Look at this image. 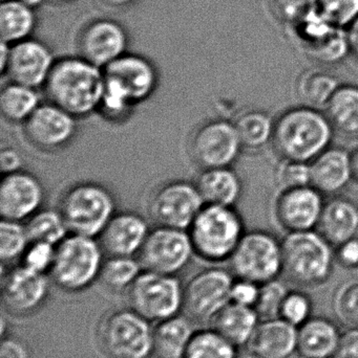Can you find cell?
Returning a JSON list of instances; mask_svg holds the SVG:
<instances>
[{
  "label": "cell",
  "instance_id": "1",
  "mask_svg": "<svg viewBox=\"0 0 358 358\" xmlns=\"http://www.w3.org/2000/svg\"><path fill=\"white\" fill-rule=\"evenodd\" d=\"M334 134L323 109L300 104L275 117L271 147L279 159L311 163L332 146Z\"/></svg>",
  "mask_w": 358,
  "mask_h": 358
},
{
  "label": "cell",
  "instance_id": "2",
  "mask_svg": "<svg viewBox=\"0 0 358 358\" xmlns=\"http://www.w3.org/2000/svg\"><path fill=\"white\" fill-rule=\"evenodd\" d=\"M103 85V69L80 57L55 61L43 90L48 102L78 120L98 113Z\"/></svg>",
  "mask_w": 358,
  "mask_h": 358
},
{
  "label": "cell",
  "instance_id": "3",
  "mask_svg": "<svg viewBox=\"0 0 358 358\" xmlns=\"http://www.w3.org/2000/svg\"><path fill=\"white\" fill-rule=\"evenodd\" d=\"M245 233L235 206H204L188 229L195 255L212 263L230 260Z\"/></svg>",
  "mask_w": 358,
  "mask_h": 358
},
{
  "label": "cell",
  "instance_id": "4",
  "mask_svg": "<svg viewBox=\"0 0 358 358\" xmlns=\"http://www.w3.org/2000/svg\"><path fill=\"white\" fill-rule=\"evenodd\" d=\"M282 248L283 273L294 283L317 286L331 277L334 248L317 229L286 234Z\"/></svg>",
  "mask_w": 358,
  "mask_h": 358
},
{
  "label": "cell",
  "instance_id": "5",
  "mask_svg": "<svg viewBox=\"0 0 358 358\" xmlns=\"http://www.w3.org/2000/svg\"><path fill=\"white\" fill-rule=\"evenodd\" d=\"M58 210L69 233L97 239L116 214L115 198L104 185L81 181L63 192Z\"/></svg>",
  "mask_w": 358,
  "mask_h": 358
},
{
  "label": "cell",
  "instance_id": "6",
  "mask_svg": "<svg viewBox=\"0 0 358 358\" xmlns=\"http://www.w3.org/2000/svg\"><path fill=\"white\" fill-rule=\"evenodd\" d=\"M103 250L96 238L69 234L56 246L50 273L67 292H80L94 283L102 271Z\"/></svg>",
  "mask_w": 358,
  "mask_h": 358
},
{
  "label": "cell",
  "instance_id": "7",
  "mask_svg": "<svg viewBox=\"0 0 358 358\" xmlns=\"http://www.w3.org/2000/svg\"><path fill=\"white\" fill-rule=\"evenodd\" d=\"M229 262L239 279L260 285L273 281L283 273L282 240L265 229L246 231Z\"/></svg>",
  "mask_w": 358,
  "mask_h": 358
},
{
  "label": "cell",
  "instance_id": "8",
  "mask_svg": "<svg viewBox=\"0 0 358 358\" xmlns=\"http://www.w3.org/2000/svg\"><path fill=\"white\" fill-rule=\"evenodd\" d=\"M102 348L111 358H147L153 350V330L135 310L113 311L100 327Z\"/></svg>",
  "mask_w": 358,
  "mask_h": 358
},
{
  "label": "cell",
  "instance_id": "9",
  "mask_svg": "<svg viewBox=\"0 0 358 358\" xmlns=\"http://www.w3.org/2000/svg\"><path fill=\"white\" fill-rule=\"evenodd\" d=\"M132 309L149 321L174 317L184 302V290L174 275L144 271L130 287Z\"/></svg>",
  "mask_w": 358,
  "mask_h": 358
},
{
  "label": "cell",
  "instance_id": "10",
  "mask_svg": "<svg viewBox=\"0 0 358 358\" xmlns=\"http://www.w3.org/2000/svg\"><path fill=\"white\" fill-rule=\"evenodd\" d=\"M204 206L195 183L172 180L153 192L149 212L158 225L188 231Z\"/></svg>",
  "mask_w": 358,
  "mask_h": 358
},
{
  "label": "cell",
  "instance_id": "11",
  "mask_svg": "<svg viewBox=\"0 0 358 358\" xmlns=\"http://www.w3.org/2000/svg\"><path fill=\"white\" fill-rule=\"evenodd\" d=\"M189 151L202 169L233 167L243 152L233 122L209 120L202 124L189 142Z\"/></svg>",
  "mask_w": 358,
  "mask_h": 358
},
{
  "label": "cell",
  "instance_id": "12",
  "mask_svg": "<svg viewBox=\"0 0 358 358\" xmlns=\"http://www.w3.org/2000/svg\"><path fill=\"white\" fill-rule=\"evenodd\" d=\"M193 255L188 231L158 225L149 231L138 260L144 271L174 275L187 266Z\"/></svg>",
  "mask_w": 358,
  "mask_h": 358
},
{
  "label": "cell",
  "instance_id": "13",
  "mask_svg": "<svg viewBox=\"0 0 358 358\" xmlns=\"http://www.w3.org/2000/svg\"><path fill=\"white\" fill-rule=\"evenodd\" d=\"M325 197L311 185L277 189L271 206L273 220L285 235L317 229Z\"/></svg>",
  "mask_w": 358,
  "mask_h": 358
},
{
  "label": "cell",
  "instance_id": "14",
  "mask_svg": "<svg viewBox=\"0 0 358 358\" xmlns=\"http://www.w3.org/2000/svg\"><path fill=\"white\" fill-rule=\"evenodd\" d=\"M233 273L220 267L203 269L191 278L184 289V305L197 320L212 319L230 301Z\"/></svg>",
  "mask_w": 358,
  "mask_h": 358
},
{
  "label": "cell",
  "instance_id": "15",
  "mask_svg": "<svg viewBox=\"0 0 358 358\" xmlns=\"http://www.w3.org/2000/svg\"><path fill=\"white\" fill-rule=\"evenodd\" d=\"M22 126L25 138L32 146L52 152L74 140L77 119L53 103H41Z\"/></svg>",
  "mask_w": 358,
  "mask_h": 358
},
{
  "label": "cell",
  "instance_id": "16",
  "mask_svg": "<svg viewBox=\"0 0 358 358\" xmlns=\"http://www.w3.org/2000/svg\"><path fill=\"white\" fill-rule=\"evenodd\" d=\"M43 198V187L34 174L22 170L4 174L0 182L1 218L25 222L41 208Z\"/></svg>",
  "mask_w": 358,
  "mask_h": 358
},
{
  "label": "cell",
  "instance_id": "17",
  "mask_svg": "<svg viewBox=\"0 0 358 358\" xmlns=\"http://www.w3.org/2000/svg\"><path fill=\"white\" fill-rule=\"evenodd\" d=\"M54 63L52 54L46 45L40 42L23 40L10 48L2 73H6L10 81L37 90L43 87Z\"/></svg>",
  "mask_w": 358,
  "mask_h": 358
},
{
  "label": "cell",
  "instance_id": "18",
  "mask_svg": "<svg viewBox=\"0 0 358 358\" xmlns=\"http://www.w3.org/2000/svg\"><path fill=\"white\" fill-rule=\"evenodd\" d=\"M48 294V282L44 273L25 265L13 267L2 280V300L11 311L19 315L39 308Z\"/></svg>",
  "mask_w": 358,
  "mask_h": 358
},
{
  "label": "cell",
  "instance_id": "19",
  "mask_svg": "<svg viewBox=\"0 0 358 358\" xmlns=\"http://www.w3.org/2000/svg\"><path fill=\"white\" fill-rule=\"evenodd\" d=\"M103 73L116 80L136 105L151 99L159 83L155 66L143 57L135 55L124 54L105 66Z\"/></svg>",
  "mask_w": 358,
  "mask_h": 358
},
{
  "label": "cell",
  "instance_id": "20",
  "mask_svg": "<svg viewBox=\"0 0 358 358\" xmlns=\"http://www.w3.org/2000/svg\"><path fill=\"white\" fill-rule=\"evenodd\" d=\"M149 231L146 220L141 215L116 213L99 236V242L109 256L134 257L140 252Z\"/></svg>",
  "mask_w": 358,
  "mask_h": 358
},
{
  "label": "cell",
  "instance_id": "21",
  "mask_svg": "<svg viewBox=\"0 0 358 358\" xmlns=\"http://www.w3.org/2000/svg\"><path fill=\"white\" fill-rule=\"evenodd\" d=\"M126 35L117 23L98 21L84 31L80 40L81 57L100 69L123 56Z\"/></svg>",
  "mask_w": 358,
  "mask_h": 358
},
{
  "label": "cell",
  "instance_id": "22",
  "mask_svg": "<svg viewBox=\"0 0 358 358\" xmlns=\"http://www.w3.org/2000/svg\"><path fill=\"white\" fill-rule=\"evenodd\" d=\"M311 185L323 195H340L353 181L350 151L330 146L310 163Z\"/></svg>",
  "mask_w": 358,
  "mask_h": 358
},
{
  "label": "cell",
  "instance_id": "23",
  "mask_svg": "<svg viewBox=\"0 0 358 358\" xmlns=\"http://www.w3.org/2000/svg\"><path fill=\"white\" fill-rule=\"evenodd\" d=\"M248 346L260 358H290L298 351V327L282 317L264 320Z\"/></svg>",
  "mask_w": 358,
  "mask_h": 358
},
{
  "label": "cell",
  "instance_id": "24",
  "mask_svg": "<svg viewBox=\"0 0 358 358\" xmlns=\"http://www.w3.org/2000/svg\"><path fill=\"white\" fill-rule=\"evenodd\" d=\"M317 231L333 248L358 236V203L346 196L326 200Z\"/></svg>",
  "mask_w": 358,
  "mask_h": 358
},
{
  "label": "cell",
  "instance_id": "25",
  "mask_svg": "<svg viewBox=\"0 0 358 358\" xmlns=\"http://www.w3.org/2000/svg\"><path fill=\"white\" fill-rule=\"evenodd\" d=\"M195 183L205 206H235L243 194V182L233 167L202 169Z\"/></svg>",
  "mask_w": 358,
  "mask_h": 358
},
{
  "label": "cell",
  "instance_id": "26",
  "mask_svg": "<svg viewBox=\"0 0 358 358\" xmlns=\"http://www.w3.org/2000/svg\"><path fill=\"white\" fill-rule=\"evenodd\" d=\"M340 334L330 320L310 317L298 328V351L302 357L332 358Z\"/></svg>",
  "mask_w": 358,
  "mask_h": 358
},
{
  "label": "cell",
  "instance_id": "27",
  "mask_svg": "<svg viewBox=\"0 0 358 358\" xmlns=\"http://www.w3.org/2000/svg\"><path fill=\"white\" fill-rule=\"evenodd\" d=\"M259 315L254 307L229 301L214 317V329L235 346L248 345L259 325Z\"/></svg>",
  "mask_w": 358,
  "mask_h": 358
},
{
  "label": "cell",
  "instance_id": "28",
  "mask_svg": "<svg viewBox=\"0 0 358 358\" xmlns=\"http://www.w3.org/2000/svg\"><path fill=\"white\" fill-rule=\"evenodd\" d=\"M336 134L358 138V85L342 83L324 108Z\"/></svg>",
  "mask_w": 358,
  "mask_h": 358
},
{
  "label": "cell",
  "instance_id": "29",
  "mask_svg": "<svg viewBox=\"0 0 358 358\" xmlns=\"http://www.w3.org/2000/svg\"><path fill=\"white\" fill-rule=\"evenodd\" d=\"M340 84V79L325 67L308 69L296 78L294 92L301 104L324 110Z\"/></svg>",
  "mask_w": 358,
  "mask_h": 358
},
{
  "label": "cell",
  "instance_id": "30",
  "mask_svg": "<svg viewBox=\"0 0 358 358\" xmlns=\"http://www.w3.org/2000/svg\"><path fill=\"white\" fill-rule=\"evenodd\" d=\"M233 124L244 151L260 152L271 145L275 119L267 111L258 108L246 109L235 117Z\"/></svg>",
  "mask_w": 358,
  "mask_h": 358
},
{
  "label": "cell",
  "instance_id": "31",
  "mask_svg": "<svg viewBox=\"0 0 358 358\" xmlns=\"http://www.w3.org/2000/svg\"><path fill=\"white\" fill-rule=\"evenodd\" d=\"M193 334L186 317L174 315L164 320L153 330V350L161 358L183 357Z\"/></svg>",
  "mask_w": 358,
  "mask_h": 358
},
{
  "label": "cell",
  "instance_id": "32",
  "mask_svg": "<svg viewBox=\"0 0 358 358\" xmlns=\"http://www.w3.org/2000/svg\"><path fill=\"white\" fill-rule=\"evenodd\" d=\"M40 104L37 90L22 84L11 81L0 92V111L10 123H25Z\"/></svg>",
  "mask_w": 358,
  "mask_h": 358
},
{
  "label": "cell",
  "instance_id": "33",
  "mask_svg": "<svg viewBox=\"0 0 358 358\" xmlns=\"http://www.w3.org/2000/svg\"><path fill=\"white\" fill-rule=\"evenodd\" d=\"M33 10L19 0H4L0 6V35L2 42L23 41L34 29Z\"/></svg>",
  "mask_w": 358,
  "mask_h": 358
},
{
  "label": "cell",
  "instance_id": "34",
  "mask_svg": "<svg viewBox=\"0 0 358 358\" xmlns=\"http://www.w3.org/2000/svg\"><path fill=\"white\" fill-rule=\"evenodd\" d=\"M25 225L31 242L57 246L71 234L58 208H40L25 221Z\"/></svg>",
  "mask_w": 358,
  "mask_h": 358
},
{
  "label": "cell",
  "instance_id": "35",
  "mask_svg": "<svg viewBox=\"0 0 358 358\" xmlns=\"http://www.w3.org/2000/svg\"><path fill=\"white\" fill-rule=\"evenodd\" d=\"M235 345L216 330L193 334L183 358H237Z\"/></svg>",
  "mask_w": 358,
  "mask_h": 358
},
{
  "label": "cell",
  "instance_id": "36",
  "mask_svg": "<svg viewBox=\"0 0 358 358\" xmlns=\"http://www.w3.org/2000/svg\"><path fill=\"white\" fill-rule=\"evenodd\" d=\"M303 52L311 61L321 66L330 67L340 64L351 55L347 29L338 27L323 41Z\"/></svg>",
  "mask_w": 358,
  "mask_h": 358
},
{
  "label": "cell",
  "instance_id": "37",
  "mask_svg": "<svg viewBox=\"0 0 358 358\" xmlns=\"http://www.w3.org/2000/svg\"><path fill=\"white\" fill-rule=\"evenodd\" d=\"M140 261L134 257L111 256L103 263L101 279L111 289L130 287L142 271Z\"/></svg>",
  "mask_w": 358,
  "mask_h": 358
},
{
  "label": "cell",
  "instance_id": "38",
  "mask_svg": "<svg viewBox=\"0 0 358 358\" xmlns=\"http://www.w3.org/2000/svg\"><path fill=\"white\" fill-rule=\"evenodd\" d=\"M136 106L128 92L113 78L104 75V85L98 113L109 121L119 122L125 119Z\"/></svg>",
  "mask_w": 358,
  "mask_h": 358
},
{
  "label": "cell",
  "instance_id": "39",
  "mask_svg": "<svg viewBox=\"0 0 358 358\" xmlns=\"http://www.w3.org/2000/svg\"><path fill=\"white\" fill-rule=\"evenodd\" d=\"M31 243L25 222L4 220L0 223V258L2 263H12L22 258Z\"/></svg>",
  "mask_w": 358,
  "mask_h": 358
},
{
  "label": "cell",
  "instance_id": "40",
  "mask_svg": "<svg viewBox=\"0 0 358 358\" xmlns=\"http://www.w3.org/2000/svg\"><path fill=\"white\" fill-rule=\"evenodd\" d=\"M336 317L349 327H358V279L349 280L338 286L333 296Z\"/></svg>",
  "mask_w": 358,
  "mask_h": 358
},
{
  "label": "cell",
  "instance_id": "41",
  "mask_svg": "<svg viewBox=\"0 0 358 358\" xmlns=\"http://www.w3.org/2000/svg\"><path fill=\"white\" fill-rule=\"evenodd\" d=\"M289 290L283 282L275 279L261 284L260 296L254 309L263 320L277 319Z\"/></svg>",
  "mask_w": 358,
  "mask_h": 358
},
{
  "label": "cell",
  "instance_id": "42",
  "mask_svg": "<svg viewBox=\"0 0 358 358\" xmlns=\"http://www.w3.org/2000/svg\"><path fill=\"white\" fill-rule=\"evenodd\" d=\"M277 189L311 185L310 163L280 159L275 169Z\"/></svg>",
  "mask_w": 358,
  "mask_h": 358
},
{
  "label": "cell",
  "instance_id": "43",
  "mask_svg": "<svg viewBox=\"0 0 358 358\" xmlns=\"http://www.w3.org/2000/svg\"><path fill=\"white\" fill-rule=\"evenodd\" d=\"M317 8L332 24L347 29L358 19V0H317Z\"/></svg>",
  "mask_w": 358,
  "mask_h": 358
},
{
  "label": "cell",
  "instance_id": "44",
  "mask_svg": "<svg viewBox=\"0 0 358 358\" xmlns=\"http://www.w3.org/2000/svg\"><path fill=\"white\" fill-rule=\"evenodd\" d=\"M317 8V0H270L273 16L289 27Z\"/></svg>",
  "mask_w": 358,
  "mask_h": 358
},
{
  "label": "cell",
  "instance_id": "45",
  "mask_svg": "<svg viewBox=\"0 0 358 358\" xmlns=\"http://www.w3.org/2000/svg\"><path fill=\"white\" fill-rule=\"evenodd\" d=\"M312 310L310 299L302 292H289L282 305L280 317L292 325L300 327L307 320L310 319Z\"/></svg>",
  "mask_w": 358,
  "mask_h": 358
},
{
  "label": "cell",
  "instance_id": "46",
  "mask_svg": "<svg viewBox=\"0 0 358 358\" xmlns=\"http://www.w3.org/2000/svg\"><path fill=\"white\" fill-rule=\"evenodd\" d=\"M56 246L44 242H31L22 256V265L44 273L52 269Z\"/></svg>",
  "mask_w": 358,
  "mask_h": 358
},
{
  "label": "cell",
  "instance_id": "47",
  "mask_svg": "<svg viewBox=\"0 0 358 358\" xmlns=\"http://www.w3.org/2000/svg\"><path fill=\"white\" fill-rule=\"evenodd\" d=\"M260 284L237 278L231 288L230 301L254 308L260 296Z\"/></svg>",
  "mask_w": 358,
  "mask_h": 358
},
{
  "label": "cell",
  "instance_id": "48",
  "mask_svg": "<svg viewBox=\"0 0 358 358\" xmlns=\"http://www.w3.org/2000/svg\"><path fill=\"white\" fill-rule=\"evenodd\" d=\"M336 261L345 268H358V236L334 248Z\"/></svg>",
  "mask_w": 358,
  "mask_h": 358
},
{
  "label": "cell",
  "instance_id": "49",
  "mask_svg": "<svg viewBox=\"0 0 358 358\" xmlns=\"http://www.w3.org/2000/svg\"><path fill=\"white\" fill-rule=\"evenodd\" d=\"M332 358H358V327L340 334L338 349Z\"/></svg>",
  "mask_w": 358,
  "mask_h": 358
},
{
  "label": "cell",
  "instance_id": "50",
  "mask_svg": "<svg viewBox=\"0 0 358 358\" xmlns=\"http://www.w3.org/2000/svg\"><path fill=\"white\" fill-rule=\"evenodd\" d=\"M0 358H31L27 346L17 338H4L0 347Z\"/></svg>",
  "mask_w": 358,
  "mask_h": 358
},
{
  "label": "cell",
  "instance_id": "51",
  "mask_svg": "<svg viewBox=\"0 0 358 358\" xmlns=\"http://www.w3.org/2000/svg\"><path fill=\"white\" fill-rule=\"evenodd\" d=\"M22 159L18 151L13 148L2 149L0 153V167L4 174L13 173L21 170Z\"/></svg>",
  "mask_w": 358,
  "mask_h": 358
},
{
  "label": "cell",
  "instance_id": "52",
  "mask_svg": "<svg viewBox=\"0 0 358 358\" xmlns=\"http://www.w3.org/2000/svg\"><path fill=\"white\" fill-rule=\"evenodd\" d=\"M349 44H350L351 56L358 63V19L347 29Z\"/></svg>",
  "mask_w": 358,
  "mask_h": 358
},
{
  "label": "cell",
  "instance_id": "53",
  "mask_svg": "<svg viewBox=\"0 0 358 358\" xmlns=\"http://www.w3.org/2000/svg\"><path fill=\"white\" fill-rule=\"evenodd\" d=\"M350 159L353 181L358 185V146L350 151Z\"/></svg>",
  "mask_w": 358,
  "mask_h": 358
},
{
  "label": "cell",
  "instance_id": "54",
  "mask_svg": "<svg viewBox=\"0 0 358 358\" xmlns=\"http://www.w3.org/2000/svg\"><path fill=\"white\" fill-rule=\"evenodd\" d=\"M19 1L22 2L23 4L29 6V8H34L41 4L43 0H19Z\"/></svg>",
  "mask_w": 358,
  "mask_h": 358
},
{
  "label": "cell",
  "instance_id": "55",
  "mask_svg": "<svg viewBox=\"0 0 358 358\" xmlns=\"http://www.w3.org/2000/svg\"><path fill=\"white\" fill-rule=\"evenodd\" d=\"M106 1L109 3L113 4V6H121L130 3L132 0H106Z\"/></svg>",
  "mask_w": 358,
  "mask_h": 358
},
{
  "label": "cell",
  "instance_id": "56",
  "mask_svg": "<svg viewBox=\"0 0 358 358\" xmlns=\"http://www.w3.org/2000/svg\"><path fill=\"white\" fill-rule=\"evenodd\" d=\"M237 358H260V357H256V355H254V353H247V355H240V357H237Z\"/></svg>",
  "mask_w": 358,
  "mask_h": 358
},
{
  "label": "cell",
  "instance_id": "57",
  "mask_svg": "<svg viewBox=\"0 0 358 358\" xmlns=\"http://www.w3.org/2000/svg\"><path fill=\"white\" fill-rule=\"evenodd\" d=\"M59 1H63V0H59Z\"/></svg>",
  "mask_w": 358,
  "mask_h": 358
},
{
  "label": "cell",
  "instance_id": "58",
  "mask_svg": "<svg viewBox=\"0 0 358 358\" xmlns=\"http://www.w3.org/2000/svg\"><path fill=\"white\" fill-rule=\"evenodd\" d=\"M178 358H183V357H178Z\"/></svg>",
  "mask_w": 358,
  "mask_h": 358
},
{
  "label": "cell",
  "instance_id": "59",
  "mask_svg": "<svg viewBox=\"0 0 358 358\" xmlns=\"http://www.w3.org/2000/svg\"><path fill=\"white\" fill-rule=\"evenodd\" d=\"M302 358H307V357H302Z\"/></svg>",
  "mask_w": 358,
  "mask_h": 358
}]
</instances>
